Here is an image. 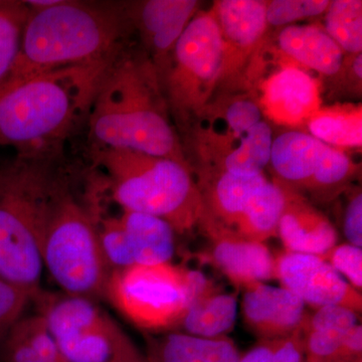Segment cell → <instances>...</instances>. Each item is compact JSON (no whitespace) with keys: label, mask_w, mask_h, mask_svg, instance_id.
<instances>
[{"label":"cell","mask_w":362,"mask_h":362,"mask_svg":"<svg viewBox=\"0 0 362 362\" xmlns=\"http://www.w3.org/2000/svg\"><path fill=\"white\" fill-rule=\"evenodd\" d=\"M114 58L6 78L0 85V145L16 147L21 157L51 158L87 120Z\"/></svg>","instance_id":"7a4b0ae2"},{"label":"cell","mask_w":362,"mask_h":362,"mask_svg":"<svg viewBox=\"0 0 362 362\" xmlns=\"http://www.w3.org/2000/svg\"><path fill=\"white\" fill-rule=\"evenodd\" d=\"M329 4V0H271L267 2V23L269 28L278 30L297 21L323 16Z\"/></svg>","instance_id":"d6a6232c"},{"label":"cell","mask_w":362,"mask_h":362,"mask_svg":"<svg viewBox=\"0 0 362 362\" xmlns=\"http://www.w3.org/2000/svg\"><path fill=\"white\" fill-rule=\"evenodd\" d=\"M92 216L96 221L100 246L110 271L123 270L135 265L127 235L119 216L100 218L94 214Z\"/></svg>","instance_id":"4dcf8cb0"},{"label":"cell","mask_w":362,"mask_h":362,"mask_svg":"<svg viewBox=\"0 0 362 362\" xmlns=\"http://www.w3.org/2000/svg\"><path fill=\"white\" fill-rule=\"evenodd\" d=\"M40 315L68 362H130L142 356L129 337L92 300L71 296L42 300Z\"/></svg>","instance_id":"30bf717a"},{"label":"cell","mask_w":362,"mask_h":362,"mask_svg":"<svg viewBox=\"0 0 362 362\" xmlns=\"http://www.w3.org/2000/svg\"><path fill=\"white\" fill-rule=\"evenodd\" d=\"M197 0H143L122 2L124 14L158 77L165 71L176 42L199 11Z\"/></svg>","instance_id":"4fadbf2b"},{"label":"cell","mask_w":362,"mask_h":362,"mask_svg":"<svg viewBox=\"0 0 362 362\" xmlns=\"http://www.w3.org/2000/svg\"><path fill=\"white\" fill-rule=\"evenodd\" d=\"M305 362H306V361H305Z\"/></svg>","instance_id":"ab89813d"},{"label":"cell","mask_w":362,"mask_h":362,"mask_svg":"<svg viewBox=\"0 0 362 362\" xmlns=\"http://www.w3.org/2000/svg\"><path fill=\"white\" fill-rule=\"evenodd\" d=\"M223 47L211 9L199 11L176 42L160 84L176 130L187 134L220 86Z\"/></svg>","instance_id":"9c48e42d"},{"label":"cell","mask_w":362,"mask_h":362,"mask_svg":"<svg viewBox=\"0 0 362 362\" xmlns=\"http://www.w3.org/2000/svg\"><path fill=\"white\" fill-rule=\"evenodd\" d=\"M42 264L71 296H106L111 271L105 261L96 221L89 209L61 190L45 228Z\"/></svg>","instance_id":"ba28073f"},{"label":"cell","mask_w":362,"mask_h":362,"mask_svg":"<svg viewBox=\"0 0 362 362\" xmlns=\"http://www.w3.org/2000/svg\"><path fill=\"white\" fill-rule=\"evenodd\" d=\"M361 165L354 162L346 150L327 144L318 170L304 192L308 201L329 204L344 194L358 177Z\"/></svg>","instance_id":"4316f807"},{"label":"cell","mask_w":362,"mask_h":362,"mask_svg":"<svg viewBox=\"0 0 362 362\" xmlns=\"http://www.w3.org/2000/svg\"><path fill=\"white\" fill-rule=\"evenodd\" d=\"M49 161L18 156L0 170V279L32 298L40 293L45 228L63 189Z\"/></svg>","instance_id":"277c9868"},{"label":"cell","mask_w":362,"mask_h":362,"mask_svg":"<svg viewBox=\"0 0 362 362\" xmlns=\"http://www.w3.org/2000/svg\"><path fill=\"white\" fill-rule=\"evenodd\" d=\"M214 284L202 272L171 263L112 271L106 296L137 327L164 332L180 327L195 298Z\"/></svg>","instance_id":"52a82bcc"},{"label":"cell","mask_w":362,"mask_h":362,"mask_svg":"<svg viewBox=\"0 0 362 362\" xmlns=\"http://www.w3.org/2000/svg\"><path fill=\"white\" fill-rule=\"evenodd\" d=\"M237 314V296L221 291L214 283L190 304L180 328L192 337H226L235 326Z\"/></svg>","instance_id":"603a6c76"},{"label":"cell","mask_w":362,"mask_h":362,"mask_svg":"<svg viewBox=\"0 0 362 362\" xmlns=\"http://www.w3.org/2000/svg\"><path fill=\"white\" fill-rule=\"evenodd\" d=\"M211 240V247L202 257L233 284L247 289L276 279V259L264 243L243 239L233 233Z\"/></svg>","instance_id":"d6986e66"},{"label":"cell","mask_w":362,"mask_h":362,"mask_svg":"<svg viewBox=\"0 0 362 362\" xmlns=\"http://www.w3.org/2000/svg\"><path fill=\"white\" fill-rule=\"evenodd\" d=\"M265 0H218L211 7L220 30L223 71L218 90H240L247 66L269 35Z\"/></svg>","instance_id":"7c38bea8"},{"label":"cell","mask_w":362,"mask_h":362,"mask_svg":"<svg viewBox=\"0 0 362 362\" xmlns=\"http://www.w3.org/2000/svg\"><path fill=\"white\" fill-rule=\"evenodd\" d=\"M30 13L26 1L0 0V85L8 77L18 58Z\"/></svg>","instance_id":"f546056e"},{"label":"cell","mask_w":362,"mask_h":362,"mask_svg":"<svg viewBox=\"0 0 362 362\" xmlns=\"http://www.w3.org/2000/svg\"><path fill=\"white\" fill-rule=\"evenodd\" d=\"M357 324V312L339 305H329L317 309L312 315L307 313L302 327L331 351L339 352L347 333Z\"/></svg>","instance_id":"f1b7e54d"},{"label":"cell","mask_w":362,"mask_h":362,"mask_svg":"<svg viewBox=\"0 0 362 362\" xmlns=\"http://www.w3.org/2000/svg\"><path fill=\"white\" fill-rule=\"evenodd\" d=\"M321 258L338 274H343L349 284L358 290L362 288V250L350 244L334 246Z\"/></svg>","instance_id":"e575fe53"},{"label":"cell","mask_w":362,"mask_h":362,"mask_svg":"<svg viewBox=\"0 0 362 362\" xmlns=\"http://www.w3.org/2000/svg\"><path fill=\"white\" fill-rule=\"evenodd\" d=\"M245 290V323L261 341L289 337L303 323L304 302L286 288L257 283Z\"/></svg>","instance_id":"2e32d148"},{"label":"cell","mask_w":362,"mask_h":362,"mask_svg":"<svg viewBox=\"0 0 362 362\" xmlns=\"http://www.w3.org/2000/svg\"><path fill=\"white\" fill-rule=\"evenodd\" d=\"M131 35L122 2L59 0L45 8L30 7L20 52L7 78L114 58Z\"/></svg>","instance_id":"3957f363"},{"label":"cell","mask_w":362,"mask_h":362,"mask_svg":"<svg viewBox=\"0 0 362 362\" xmlns=\"http://www.w3.org/2000/svg\"><path fill=\"white\" fill-rule=\"evenodd\" d=\"M147 362H240L235 342L228 337L202 338L171 332L147 337Z\"/></svg>","instance_id":"44dd1931"},{"label":"cell","mask_w":362,"mask_h":362,"mask_svg":"<svg viewBox=\"0 0 362 362\" xmlns=\"http://www.w3.org/2000/svg\"><path fill=\"white\" fill-rule=\"evenodd\" d=\"M276 279L314 308L339 305L357 313L362 310L361 293L315 255L286 251L276 259Z\"/></svg>","instance_id":"5bb4252c"},{"label":"cell","mask_w":362,"mask_h":362,"mask_svg":"<svg viewBox=\"0 0 362 362\" xmlns=\"http://www.w3.org/2000/svg\"><path fill=\"white\" fill-rule=\"evenodd\" d=\"M192 171L206 214L201 230L209 240L221 233H233L247 204L269 180L264 173L235 175L204 169Z\"/></svg>","instance_id":"9a60e30c"},{"label":"cell","mask_w":362,"mask_h":362,"mask_svg":"<svg viewBox=\"0 0 362 362\" xmlns=\"http://www.w3.org/2000/svg\"><path fill=\"white\" fill-rule=\"evenodd\" d=\"M325 81L326 85H328V93L331 96L361 98L362 52L356 54H344L339 70L333 77Z\"/></svg>","instance_id":"836d02e7"},{"label":"cell","mask_w":362,"mask_h":362,"mask_svg":"<svg viewBox=\"0 0 362 362\" xmlns=\"http://www.w3.org/2000/svg\"><path fill=\"white\" fill-rule=\"evenodd\" d=\"M281 185L285 206L279 221L278 237L286 251L321 257L337 246V232L329 218L306 197Z\"/></svg>","instance_id":"e0dca14e"},{"label":"cell","mask_w":362,"mask_h":362,"mask_svg":"<svg viewBox=\"0 0 362 362\" xmlns=\"http://www.w3.org/2000/svg\"><path fill=\"white\" fill-rule=\"evenodd\" d=\"M306 132L330 146L361 149V103H335L322 106L306 124Z\"/></svg>","instance_id":"cb8c5ba5"},{"label":"cell","mask_w":362,"mask_h":362,"mask_svg":"<svg viewBox=\"0 0 362 362\" xmlns=\"http://www.w3.org/2000/svg\"><path fill=\"white\" fill-rule=\"evenodd\" d=\"M87 125L92 150L141 152L189 165L156 66L134 42L105 71Z\"/></svg>","instance_id":"6da1fadb"},{"label":"cell","mask_w":362,"mask_h":362,"mask_svg":"<svg viewBox=\"0 0 362 362\" xmlns=\"http://www.w3.org/2000/svg\"><path fill=\"white\" fill-rule=\"evenodd\" d=\"M240 362H305L302 325L289 337L261 341L240 356Z\"/></svg>","instance_id":"1f68e13d"},{"label":"cell","mask_w":362,"mask_h":362,"mask_svg":"<svg viewBox=\"0 0 362 362\" xmlns=\"http://www.w3.org/2000/svg\"><path fill=\"white\" fill-rule=\"evenodd\" d=\"M4 343V362H68L62 356L40 314L21 318Z\"/></svg>","instance_id":"484cf974"},{"label":"cell","mask_w":362,"mask_h":362,"mask_svg":"<svg viewBox=\"0 0 362 362\" xmlns=\"http://www.w3.org/2000/svg\"><path fill=\"white\" fill-rule=\"evenodd\" d=\"M285 206V194L277 180H268L247 204L233 233L243 239L264 243L278 237V226Z\"/></svg>","instance_id":"d4e9b609"},{"label":"cell","mask_w":362,"mask_h":362,"mask_svg":"<svg viewBox=\"0 0 362 362\" xmlns=\"http://www.w3.org/2000/svg\"><path fill=\"white\" fill-rule=\"evenodd\" d=\"M327 144L306 131L286 130L274 136L270 162L278 182L303 195L318 170Z\"/></svg>","instance_id":"ffe728a7"},{"label":"cell","mask_w":362,"mask_h":362,"mask_svg":"<svg viewBox=\"0 0 362 362\" xmlns=\"http://www.w3.org/2000/svg\"><path fill=\"white\" fill-rule=\"evenodd\" d=\"M323 28L344 54L362 52L361 0H332L323 14Z\"/></svg>","instance_id":"83f0119b"},{"label":"cell","mask_w":362,"mask_h":362,"mask_svg":"<svg viewBox=\"0 0 362 362\" xmlns=\"http://www.w3.org/2000/svg\"><path fill=\"white\" fill-rule=\"evenodd\" d=\"M130 362H147L146 358L144 356H140L139 358L134 359V361Z\"/></svg>","instance_id":"f35d334b"},{"label":"cell","mask_w":362,"mask_h":362,"mask_svg":"<svg viewBox=\"0 0 362 362\" xmlns=\"http://www.w3.org/2000/svg\"><path fill=\"white\" fill-rule=\"evenodd\" d=\"M240 87L255 95L269 123L288 130L306 131L309 119L323 106L322 81L281 56L269 35Z\"/></svg>","instance_id":"8fae6325"},{"label":"cell","mask_w":362,"mask_h":362,"mask_svg":"<svg viewBox=\"0 0 362 362\" xmlns=\"http://www.w3.org/2000/svg\"><path fill=\"white\" fill-rule=\"evenodd\" d=\"M269 40L281 56L322 82L337 73L344 58L321 23L284 26Z\"/></svg>","instance_id":"ac0fdd59"},{"label":"cell","mask_w":362,"mask_h":362,"mask_svg":"<svg viewBox=\"0 0 362 362\" xmlns=\"http://www.w3.org/2000/svg\"><path fill=\"white\" fill-rule=\"evenodd\" d=\"M90 154L121 209L160 218L177 233L201 230L206 214L189 165L128 150H92Z\"/></svg>","instance_id":"5b68a950"},{"label":"cell","mask_w":362,"mask_h":362,"mask_svg":"<svg viewBox=\"0 0 362 362\" xmlns=\"http://www.w3.org/2000/svg\"><path fill=\"white\" fill-rule=\"evenodd\" d=\"M347 204L345 209L343 232L349 244L362 247V194L361 188L350 187L346 192Z\"/></svg>","instance_id":"8d00e7d4"},{"label":"cell","mask_w":362,"mask_h":362,"mask_svg":"<svg viewBox=\"0 0 362 362\" xmlns=\"http://www.w3.org/2000/svg\"><path fill=\"white\" fill-rule=\"evenodd\" d=\"M216 93L185 134L194 159L192 170L264 173L274 133L257 98L247 90Z\"/></svg>","instance_id":"8992f818"},{"label":"cell","mask_w":362,"mask_h":362,"mask_svg":"<svg viewBox=\"0 0 362 362\" xmlns=\"http://www.w3.org/2000/svg\"><path fill=\"white\" fill-rule=\"evenodd\" d=\"M30 299L28 293L0 279V342L20 320Z\"/></svg>","instance_id":"d590c367"},{"label":"cell","mask_w":362,"mask_h":362,"mask_svg":"<svg viewBox=\"0 0 362 362\" xmlns=\"http://www.w3.org/2000/svg\"><path fill=\"white\" fill-rule=\"evenodd\" d=\"M305 361H306V362H362V361H306V359H305Z\"/></svg>","instance_id":"74e56055"},{"label":"cell","mask_w":362,"mask_h":362,"mask_svg":"<svg viewBox=\"0 0 362 362\" xmlns=\"http://www.w3.org/2000/svg\"><path fill=\"white\" fill-rule=\"evenodd\" d=\"M135 265L170 263L175 256V230L168 221L148 214L122 209L119 216Z\"/></svg>","instance_id":"7402d4cb"}]
</instances>
